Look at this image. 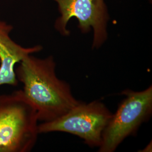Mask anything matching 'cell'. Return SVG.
<instances>
[{
    "instance_id": "cell-1",
    "label": "cell",
    "mask_w": 152,
    "mask_h": 152,
    "mask_svg": "<svg viewBox=\"0 0 152 152\" xmlns=\"http://www.w3.org/2000/svg\"><path fill=\"white\" fill-rule=\"evenodd\" d=\"M19 64L16 78L36 109L38 121L56 120L81 103L74 97L69 84L58 77L53 56L42 59L30 54Z\"/></svg>"
},
{
    "instance_id": "cell-4",
    "label": "cell",
    "mask_w": 152,
    "mask_h": 152,
    "mask_svg": "<svg viewBox=\"0 0 152 152\" xmlns=\"http://www.w3.org/2000/svg\"><path fill=\"white\" fill-rule=\"evenodd\" d=\"M112 114L100 100L81 102L58 118L39 124L38 132H66L78 136L89 147L99 148Z\"/></svg>"
},
{
    "instance_id": "cell-6",
    "label": "cell",
    "mask_w": 152,
    "mask_h": 152,
    "mask_svg": "<svg viewBox=\"0 0 152 152\" xmlns=\"http://www.w3.org/2000/svg\"><path fill=\"white\" fill-rule=\"evenodd\" d=\"M12 27L0 21V86H16L18 81L15 65L29 55L40 51L42 47L37 45L24 48L15 42L10 36Z\"/></svg>"
},
{
    "instance_id": "cell-2",
    "label": "cell",
    "mask_w": 152,
    "mask_h": 152,
    "mask_svg": "<svg viewBox=\"0 0 152 152\" xmlns=\"http://www.w3.org/2000/svg\"><path fill=\"white\" fill-rule=\"evenodd\" d=\"M36 109L22 90L0 95V152H28L38 135Z\"/></svg>"
},
{
    "instance_id": "cell-7",
    "label": "cell",
    "mask_w": 152,
    "mask_h": 152,
    "mask_svg": "<svg viewBox=\"0 0 152 152\" xmlns=\"http://www.w3.org/2000/svg\"><path fill=\"white\" fill-rule=\"evenodd\" d=\"M143 150L144 151H141V152H152V141L151 142V144H148Z\"/></svg>"
},
{
    "instance_id": "cell-3",
    "label": "cell",
    "mask_w": 152,
    "mask_h": 152,
    "mask_svg": "<svg viewBox=\"0 0 152 152\" xmlns=\"http://www.w3.org/2000/svg\"><path fill=\"white\" fill-rule=\"evenodd\" d=\"M121 94L125 98L104 131L99 152H114L126 138L134 135L152 115V86L140 91L127 89Z\"/></svg>"
},
{
    "instance_id": "cell-5",
    "label": "cell",
    "mask_w": 152,
    "mask_h": 152,
    "mask_svg": "<svg viewBox=\"0 0 152 152\" xmlns=\"http://www.w3.org/2000/svg\"><path fill=\"white\" fill-rule=\"evenodd\" d=\"M59 6L61 16L55 24L56 29L64 36L69 35L66 25L72 18L78 20V27L83 33L92 28V48H100L108 38L109 14L104 0H54Z\"/></svg>"
}]
</instances>
